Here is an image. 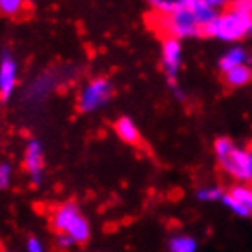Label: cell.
<instances>
[{"mask_svg":"<svg viewBox=\"0 0 252 252\" xmlns=\"http://www.w3.org/2000/svg\"><path fill=\"white\" fill-rule=\"evenodd\" d=\"M252 35V15L240 11L228 4L210 24L203 30V37L223 42H238Z\"/></svg>","mask_w":252,"mask_h":252,"instance_id":"cell-1","label":"cell"},{"mask_svg":"<svg viewBox=\"0 0 252 252\" xmlns=\"http://www.w3.org/2000/svg\"><path fill=\"white\" fill-rule=\"evenodd\" d=\"M214 154L221 170L234 177L240 185H251V152L241 148L230 137L214 141Z\"/></svg>","mask_w":252,"mask_h":252,"instance_id":"cell-2","label":"cell"},{"mask_svg":"<svg viewBox=\"0 0 252 252\" xmlns=\"http://www.w3.org/2000/svg\"><path fill=\"white\" fill-rule=\"evenodd\" d=\"M150 22L161 35H164V38L181 40V38L203 37V26L195 19L194 11L190 7V0H187L185 7L172 15H166V17L152 15Z\"/></svg>","mask_w":252,"mask_h":252,"instance_id":"cell-3","label":"cell"},{"mask_svg":"<svg viewBox=\"0 0 252 252\" xmlns=\"http://www.w3.org/2000/svg\"><path fill=\"white\" fill-rule=\"evenodd\" d=\"M115 88L114 82L106 77H94L90 79L79 92L77 97V108L82 114H94L101 110L114 99Z\"/></svg>","mask_w":252,"mask_h":252,"instance_id":"cell-4","label":"cell"},{"mask_svg":"<svg viewBox=\"0 0 252 252\" xmlns=\"http://www.w3.org/2000/svg\"><path fill=\"white\" fill-rule=\"evenodd\" d=\"M183 63V46L181 40L176 38H163L161 44V69L172 88L177 86V75Z\"/></svg>","mask_w":252,"mask_h":252,"instance_id":"cell-5","label":"cell"},{"mask_svg":"<svg viewBox=\"0 0 252 252\" xmlns=\"http://www.w3.org/2000/svg\"><path fill=\"white\" fill-rule=\"evenodd\" d=\"M44 146L38 139H30L24 148V166L30 174L33 187H38L44 179Z\"/></svg>","mask_w":252,"mask_h":252,"instance_id":"cell-6","label":"cell"},{"mask_svg":"<svg viewBox=\"0 0 252 252\" xmlns=\"http://www.w3.org/2000/svg\"><path fill=\"white\" fill-rule=\"evenodd\" d=\"M19 82V64L9 51H4L0 57V101L6 102L13 95Z\"/></svg>","mask_w":252,"mask_h":252,"instance_id":"cell-7","label":"cell"},{"mask_svg":"<svg viewBox=\"0 0 252 252\" xmlns=\"http://www.w3.org/2000/svg\"><path fill=\"white\" fill-rule=\"evenodd\" d=\"M79 216H82V212L75 201H64L53 210V214H51V227L57 230V234H64Z\"/></svg>","mask_w":252,"mask_h":252,"instance_id":"cell-8","label":"cell"},{"mask_svg":"<svg viewBox=\"0 0 252 252\" xmlns=\"http://www.w3.org/2000/svg\"><path fill=\"white\" fill-rule=\"evenodd\" d=\"M218 66H220L221 73H227V71L240 68V66H251L252 68V53L241 46H234L220 59Z\"/></svg>","mask_w":252,"mask_h":252,"instance_id":"cell-9","label":"cell"},{"mask_svg":"<svg viewBox=\"0 0 252 252\" xmlns=\"http://www.w3.org/2000/svg\"><path fill=\"white\" fill-rule=\"evenodd\" d=\"M114 130H115V133H117V137H119L123 143H126V145L135 146L141 143V132H139L137 125H135V121H133L132 117H126V115L119 117V119L114 123Z\"/></svg>","mask_w":252,"mask_h":252,"instance_id":"cell-10","label":"cell"},{"mask_svg":"<svg viewBox=\"0 0 252 252\" xmlns=\"http://www.w3.org/2000/svg\"><path fill=\"white\" fill-rule=\"evenodd\" d=\"M223 79H225V84L228 88H243L252 82V68L251 66L234 68L227 73H223Z\"/></svg>","mask_w":252,"mask_h":252,"instance_id":"cell-11","label":"cell"},{"mask_svg":"<svg viewBox=\"0 0 252 252\" xmlns=\"http://www.w3.org/2000/svg\"><path fill=\"white\" fill-rule=\"evenodd\" d=\"M168 252H197V240L189 234H174L168 241Z\"/></svg>","mask_w":252,"mask_h":252,"instance_id":"cell-12","label":"cell"},{"mask_svg":"<svg viewBox=\"0 0 252 252\" xmlns=\"http://www.w3.org/2000/svg\"><path fill=\"white\" fill-rule=\"evenodd\" d=\"M187 0H152V15H158V17H166L172 13L179 11L181 7H185Z\"/></svg>","mask_w":252,"mask_h":252,"instance_id":"cell-13","label":"cell"},{"mask_svg":"<svg viewBox=\"0 0 252 252\" xmlns=\"http://www.w3.org/2000/svg\"><path fill=\"white\" fill-rule=\"evenodd\" d=\"M228 194L236 197L252 218V185H234L232 189L228 190Z\"/></svg>","mask_w":252,"mask_h":252,"instance_id":"cell-14","label":"cell"},{"mask_svg":"<svg viewBox=\"0 0 252 252\" xmlns=\"http://www.w3.org/2000/svg\"><path fill=\"white\" fill-rule=\"evenodd\" d=\"M225 194L227 192L221 189L220 185H208V187H203V189L197 190L195 197L203 203H214V201H221Z\"/></svg>","mask_w":252,"mask_h":252,"instance_id":"cell-15","label":"cell"},{"mask_svg":"<svg viewBox=\"0 0 252 252\" xmlns=\"http://www.w3.org/2000/svg\"><path fill=\"white\" fill-rule=\"evenodd\" d=\"M26 11H28L26 2H22V0H0V15L17 19L20 15H24Z\"/></svg>","mask_w":252,"mask_h":252,"instance_id":"cell-16","label":"cell"},{"mask_svg":"<svg viewBox=\"0 0 252 252\" xmlns=\"http://www.w3.org/2000/svg\"><path fill=\"white\" fill-rule=\"evenodd\" d=\"M221 203H223V205H225V207H227L228 210L232 212V214L238 216V218H251V214L247 212V208L243 207V205H241V203L238 201L236 197H232V195L228 194V192H227L225 195H223V199H221Z\"/></svg>","mask_w":252,"mask_h":252,"instance_id":"cell-17","label":"cell"},{"mask_svg":"<svg viewBox=\"0 0 252 252\" xmlns=\"http://www.w3.org/2000/svg\"><path fill=\"white\" fill-rule=\"evenodd\" d=\"M11 177H13V166L9 163H0V190L9 189L11 185Z\"/></svg>","mask_w":252,"mask_h":252,"instance_id":"cell-18","label":"cell"},{"mask_svg":"<svg viewBox=\"0 0 252 252\" xmlns=\"http://www.w3.org/2000/svg\"><path fill=\"white\" fill-rule=\"evenodd\" d=\"M26 252H46L42 241L35 238V236H30L28 241H26Z\"/></svg>","mask_w":252,"mask_h":252,"instance_id":"cell-19","label":"cell"},{"mask_svg":"<svg viewBox=\"0 0 252 252\" xmlns=\"http://www.w3.org/2000/svg\"><path fill=\"white\" fill-rule=\"evenodd\" d=\"M57 243H59V247H63V249H69L71 245H75V241L71 240L68 234H57Z\"/></svg>","mask_w":252,"mask_h":252,"instance_id":"cell-20","label":"cell"},{"mask_svg":"<svg viewBox=\"0 0 252 252\" xmlns=\"http://www.w3.org/2000/svg\"><path fill=\"white\" fill-rule=\"evenodd\" d=\"M172 90H174V94H176L177 99H179V101H183V99H185V92H183V90L179 88V86H176V88H172Z\"/></svg>","mask_w":252,"mask_h":252,"instance_id":"cell-21","label":"cell"},{"mask_svg":"<svg viewBox=\"0 0 252 252\" xmlns=\"http://www.w3.org/2000/svg\"><path fill=\"white\" fill-rule=\"evenodd\" d=\"M249 152H251V185H252V145L249 146Z\"/></svg>","mask_w":252,"mask_h":252,"instance_id":"cell-22","label":"cell"}]
</instances>
